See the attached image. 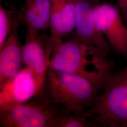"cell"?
Wrapping results in <instances>:
<instances>
[{"instance_id":"obj_4","label":"cell","mask_w":127,"mask_h":127,"mask_svg":"<svg viewBox=\"0 0 127 127\" xmlns=\"http://www.w3.org/2000/svg\"><path fill=\"white\" fill-rule=\"evenodd\" d=\"M64 110L50 99L44 89L27 102L0 109V127H47Z\"/></svg>"},{"instance_id":"obj_2","label":"cell","mask_w":127,"mask_h":127,"mask_svg":"<svg viewBox=\"0 0 127 127\" xmlns=\"http://www.w3.org/2000/svg\"><path fill=\"white\" fill-rule=\"evenodd\" d=\"M125 68L114 72L84 114L97 127H127V60Z\"/></svg>"},{"instance_id":"obj_5","label":"cell","mask_w":127,"mask_h":127,"mask_svg":"<svg viewBox=\"0 0 127 127\" xmlns=\"http://www.w3.org/2000/svg\"><path fill=\"white\" fill-rule=\"evenodd\" d=\"M95 24L111 50L127 60V25L118 6L104 3L93 6Z\"/></svg>"},{"instance_id":"obj_14","label":"cell","mask_w":127,"mask_h":127,"mask_svg":"<svg viewBox=\"0 0 127 127\" xmlns=\"http://www.w3.org/2000/svg\"><path fill=\"white\" fill-rule=\"evenodd\" d=\"M118 8L127 25V0H116Z\"/></svg>"},{"instance_id":"obj_6","label":"cell","mask_w":127,"mask_h":127,"mask_svg":"<svg viewBox=\"0 0 127 127\" xmlns=\"http://www.w3.org/2000/svg\"><path fill=\"white\" fill-rule=\"evenodd\" d=\"M51 54L49 38L27 29L22 48L23 64L33 73L38 94L44 89Z\"/></svg>"},{"instance_id":"obj_15","label":"cell","mask_w":127,"mask_h":127,"mask_svg":"<svg viewBox=\"0 0 127 127\" xmlns=\"http://www.w3.org/2000/svg\"><path fill=\"white\" fill-rule=\"evenodd\" d=\"M90 0L91 2H94V1H98V0Z\"/></svg>"},{"instance_id":"obj_12","label":"cell","mask_w":127,"mask_h":127,"mask_svg":"<svg viewBox=\"0 0 127 127\" xmlns=\"http://www.w3.org/2000/svg\"><path fill=\"white\" fill-rule=\"evenodd\" d=\"M85 115H79L64 110L53 118L47 127H96Z\"/></svg>"},{"instance_id":"obj_13","label":"cell","mask_w":127,"mask_h":127,"mask_svg":"<svg viewBox=\"0 0 127 127\" xmlns=\"http://www.w3.org/2000/svg\"><path fill=\"white\" fill-rule=\"evenodd\" d=\"M21 23L19 14L15 8L8 9L0 4V49L4 45L16 23Z\"/></svg>"},{"instance_id":"obj_1","label":"cell","mask_w":127,"mask_h":127,"mask_svg":"<svg viewBox=\"0 0 127 127\" xmlns=\"http://www.w3.org/2000/svg\"><path fill=\"white\" fill-rule=\"evenodd\" d=\"M103 51L75 38L64 40L53 51L49 70L86 78L100 91L114 73L113 61Z\"/></svg>"},{"instance_id":"obj_3","label":"cell","mask_w":127,"mask_h":127,"mask_svg":"<svg viewBox=\"0 0 127 127\" xmlns=\"http://www.w3.org/2000/svg\"><path fill=\"white\" fill-rule=\"evenodd\" d=\"M44 89L54 103L79 115L84 114L101 91L84 77L50 70Z\"/></svg>"},{"instance_id":"obj_7","label":"cell","mask_w":127,"mask_h":127,"mask_svg":"<svg viewBox=\"0 0 127 127\" xmlns=\"http://www.w3.org/2000/svg\"><path fill=\"white\" fill-rule=\"evenodd\" d=\"M37 94L34 76L24 66L12 78L0 84V109L25 103Z\"/></svg>"},{"instance_id":"obj_16","label":"cell","mask_w":127,"mask_h":127,"mask_svg":"<svg viewBox=\"0 0 127 127\" xmlns=\"http://www.w3.org/2000/svg\"><path fill=\"white\" fill-rule=\"evenodd\" d=\"M1 0H0V1H1Z\"/></svg>"},{"instance_id":"obj_8","label":"cell","mask_w":127,"mask_h":127,"mask_svg":"<svg viewBox=\"0 0 127 127\" xmlns=\"http://www.w3.org/2000/svg\"><path fill=\"white\" fill-rule=\"evenodd\" d=\"M75 0L76 26L73 37L109 55L111 49L107 41L96 27L92 2L89 0Z\"/></svg>"},{"instance_id":"obj_11","label":"cell","mask_w":127,"mask_h":127,"mask_svg":"<svg viewBox=\"0 0 127 127\" xmlns=\"http://www.w3.org/2000/svg\"><path fill=\"white\" fill-rule=\"evenodd\" d=\"M50 0H26L19 14L21 23L32 32L45 31L50 28Z\"/></svg>"},{"instance_id":"obj_9","label":"cell","mask_w":127,"mask_h":127,"mask_svg":"<svg viewBox=\"0 0 127 127\" xmlns=\"http://www.w3.org/2000/svg\"><path fill=\"white\" fill-rule=\"evenodd\" d=\"M50 2L49 42L52 53L64 37L75 30L76 4L75 0H50Z\"/></svg>"},{"instance_id":"obj_10","label":"cell","mask_w":127,"mask_h":127,"mask_svg":"<svg viewBox=\"0 0 127 127\" xmlns=\"http://www.w3.org/2000/svg\"><path fill=\"white\" fill-rule=\"evenodd\" d=\"M20 23L15 25L4 45L0 49V84L8 81L22 69L23 45L18 34Z\"/></svg>"}]
</instances>
